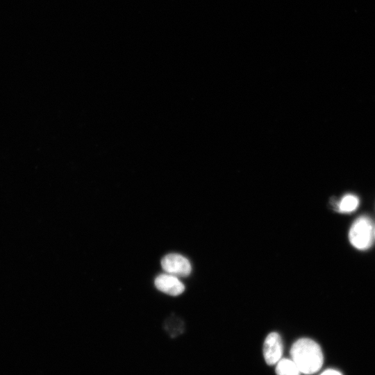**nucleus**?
<instances>
[{
	"instance_id": "1",
	"label": "nucleus",
	"mask_w": 375,
	"mask_h": 375,
	"mask_svg": "<svg viewBox=\"0 0 375 375\" xmlns=\"http://www.w3.org/2000/svg\"><path fill=\"white\" fill-rule=\"evenodd\" d=\"M290 355L301 373L306 375L317 372L324 362L320 346L310 338L297 340L290 349Z\"/></svg>"
},
{
	"instance_id": "2",
	"label": "nucleus",
	"mask_w": 375,
	"mask_h": 375,
	"mask_svg": "<svg viewBox=\"0 0 375 375\" xmlns=\"http://www.w3.org/2000/svg\"><path fill=\"white\" fill-rule=\"evenodd\" d=\"M374 238V228L369 217L361 216L352 224L349 238L355 248L360 250L367 249L372 244Z\"/></svg>"
},
{
	"instance_id": "3",
	"label": "nucleus",
	"mask_w": 375,
	"mask_h": 375,
	"mask_svg": "<svg viewBox=\"0 0 375 375\" xmlns=\"http://www.w3.org/2000/svg\"><path fill=\"white\" fill-rule=\"evenodd\" d=\"M161 266L167 274L176 277L188 276L192 271L189 260L178 253H169L165 256L161 260Z\"/></svg>"
},
{
	"instance_id": "4",
	"label": "nucleus",
	"mask_w": 375,
	"mask_h": 375,
	"mask_svg": "<svg viewBox=\"0 0 375 375\" xmlns=\"http://www.w3.org/2000/svg\"><path fill=\"white\" fill-rule=\"evenodd\" d=\"M283 342L281 336L276 332L270 333L263 344V356L269 365H276L283 355Z\"/></svg>"
},
{
	"instance_id": "5",
	"label": "nucleus",
	"mask_w": 375,
	"mask_h": 375,
	"mask_svg": "<svg viewBox=\"0 0 375 375\" xmlns=\"http://www.w3.org/2000/svg\"><path fill=\"white\" fill-rule=\"evenodd\" d=\"M154 284L158 290L172 296H178L185 290L183 283L178 277L169 274H162L156 276Z\"/></svg>"
},
{
	"instance_id": "6",
	"label": "nucleus",
	"mask_w": 375,
	"mask_h": 375,
	"mask_svg": "<svg viewBox=\"0 0 375 375\" xmlns=\"http://www.w3.org/2000/svg\"><path fill=\"white\" fill-rule=\"evenodd\" d=\"M277 375H301V372L292 359L281 358L276 364Z\"/></svg>"
},
{
	"instance_id": "7",
	"label": "nucleus",
	"mask_w": 375,
	"mask_h": 375,
	"mask_svg": "<svg viewBox=\"0 0 375 375\" xmlns=\"http://www.w3.org/2000/svg\"><path fill=\"white\" fill-rule=\"evenodd\" d=\"M359 204L358 198L353 194H346L339 202L338 210L342 212H350L355 210Z\"/></svg>"
},
{
	"instance_id": "8",
	"label": "nucleus",
	"mask_w": 375,
	"mask_h": 375,
	"mask_svg": "<svg viewBox=\"0 0 375 375\" xmlns=\"http://www.w3.org/2000/svg\"><path fill=\"white\" fill-rule=\"evenodd\" d=\"M319 375H342L341 372L334 369H328L321 373Z\"/></svg>"
},
{
	"instance_id": "9",
	"label": "nucleus",
	"mask_w": 375,
	"mask_h": 375,
	"mask_svg": "<svg viewBox=\"0 0 375 375\" xmlns=\"http://www.w3.org/2000/svg\"><path fill=\"white\" fill-rule=\"evenodd\" d=\"M374 238H375V228H374Z\"/></svg>"
}]
</instances>
